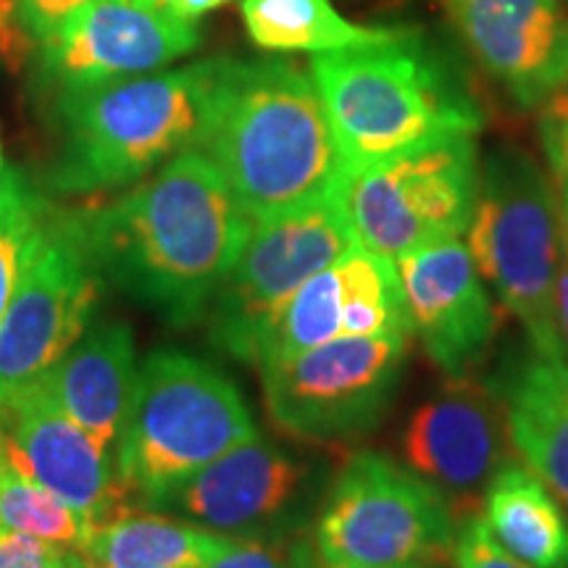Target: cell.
<instances>
[{"instance_id": "obj_31", "label": "cell", "mask_w": 568, "mask_h": 568, "mask_svg": "<svg viewBox=\"0 0 568 568\" xmlns=\"http://www.w3.org/2000/svg\"><path fill=\"white\" fill-rule=\"evenodd\" d=\"M155 3L163 6L169 13H174L176 19H184V21H197L205 13L222 9L224 3H230V0H155Z\"/></svg>"}, {"instance_id": "obj_19", "label": "cell", "mask_w": 568, "mask_h": 568, "mask_svg": "<svg viewBox=\"0 0 568 568\" xmlns=\"http://www.w3.org/2000/svg\"><path fill=\"white\" fill-rule=\"evenodd\" d=\"M40 382L82 429L101 445L113 447L138 385L132 329L124 322L103 318L90 324Z\"/></svg>"}, {"instance_id": "obj_29", "label": "cell", "mask_w": 568, "mask_h": 568, "mask_svg": "<svg viewBox=\"0 0 568 568\" xmlns=\"http://www.w3.org/2000/svg\"><path fill=\"white\" fill-rule=\"evenodd\" d=\"M17 3V17L30 34L34 45H45L55 32L67 24V19L77 9H82L88 0H13Z\"/></svg>"}, {"instance_id": "obj_2", "label": "cell", "mask_w": 568, "mask_h": 568, "mask_svg": "<svg viewBox=\"0 0 568 568\" xmlns=\"http://www.w3.org/2000/svg\"><path fill=\"white\" fill-rule=\"evenodd\" d=\"M197 151L253 222L332 195L347 169L314 80L282 59H219Z\"/></svg>"}, {"instance_id": "obj_32", "label": "cell", "mask_w": 568, "mask_h": 568, "mask_svg": "<svg viewBox=\"0 0 568 568\" xmlns=\"http://www.w3.org/2000/svg\"><path fill=\"white\" fill-rule=\"evenodd\" d=\"M556 308H558V326L568 353V253L560 255L558 266V284H556Z\"/></svg>"}, {"instance_id": "obj_1", "label": "cell", "mask_w": 568, "mask_h": 568, "mask_svg": "<svg viewBox=\"0 0 568 568\" xmlns=\"http://www.w3.org/2000/svg\"><path fill=\"white\" fill-rule=\"evenodd\" d=\"M77 222L103 280L180 329L209 316L255 224L201 151L174 155L116 201L80 209Z\"/></svg>"}, {"instance_id": "obj_20", "label": "cell", "mask_w": 568, "mask_h": 568, "mask_svg": "<svg viewBox=\"0 0 568 568\" xmlns=\"http://www.w3.org/2000/svg\"><path fill=\"white\" fill-rule=\"evenodd\" d=\"M495 389L506 406L514 450L568 503V361L550 364L531 353Z\"/></svg>"}, {"instance_id": "obj_17", "label": "cell", "mask_w": 568, "mask_h": 568, "mask_svg": "<svg viewBox=\"0 0 568 568\" xmlns=\"http://www.w3.org/2000/svg\"><path fill=\"white\" fill-rule=\"evenodd\" d=\"M460 45L521 109L568 88V19L560 0H443Z\"/></svg>"}, {"instance_id": "obj_33", "label": "cell", "mask_w": 568, "mask_h": 568, "mask_svg": "<svg viewBox=\"0 0 568 568\" xmlns=\"http://www.w3.org/2000/svg\"><path fill=\"white\" fill-rule=\"evenodd\" d=\"M558 182V213H560V237H564L566 253H568V172L556 176Z\"/></svg>"}, {"instance_id": "obj_8", "label": "cell", "mask_w": 568, "mask_h": 568, "mask_svg": "<svg viewBox=\"0 0 568 568\" xmlns=\"http://www.w3.org/2000/svg\"><path fill=\"white\" fill-rule=\"evenodd\" d=\"M479 180L474 138H450L347 166L337 195L358 243L397 261L418 247L460 237L477 209Z\"/></svg>"}, {"instance_id": "obj_12", "label": "cell", "mask_w": 568, "mask_h": 568, "mask_svg": "<svg viewBox=\"0 0 568 568\" xmlns=\"http://www.w3.org/2000/svg\"><path fill=\"white\" fill-rule=\"evenodd\" d=\"M316 500V466L264 437L245 439L148 503L232 539L282 542Z\"/></svg>"}, {"instance_id": "obj_7", "label": "cell", "mask_w": 568, "mask_h": 568, "mask_svg": "<svg viewBox=\"0 0 568 568\" xmlns=\"http://www.w3.org/2000/svg\"><path fill=\"white\" fill-rule=\"evenodd\" d=\"M316 552L329 564L426 568L453 556L456 510L435 485L382 453H355L316 516Z\"/></svg>"}, {"instance_id": "obj_30", "label": "cell", "mask_w": 568, "mask_h": 568, "mask_svg": "<svg viewBox=\"0 0 568 568\" xmlns=\"http://www.w3.org/2000/svg\"><path fill=\"white\" fill-rule=\"evenodd\" d=\"M539 134H542L545 155H548L552 176L568 172V88H564L550 101L542 103V119H539Z\"/></svg>"}, {"instance_id": "obj_28", "label": "cell", "mask_w": 568, "mask_h": 568, "mask_svg": "<svg viewBox=\"0 0 568 568\" xmlns=\"http://www.w3.org/2000/svg\"><path fill=\"white\" fill-rule=\"evenodd\" d=\"M69 548L0 527V568H67Z\"/></svg>"}, {"instance_id": "obj_3", "label": "cell", "mask_w": 568, "mask_h": 568, "mask_svg": "<svg viewBox=\"0 0 568 568\" xmlns=\"http://www.w3.org/2000/svg\"><path fill=\"white\" fill-rule=\"evenodd\" d=\"M216 69L219 59H209L55 92V151L45 187L55 195L105 193L197 151Z\"/></svg>"}, {"instance_id": "obj_5", "label": "cell", "mask_w": 568, "mask_h": 568, "mask_svg": "<svg viewBox=\"0 0 568 568\" xmlns=\"http://www.w3.org/2000/svg\"><path fill=\"white\" fill-rule=\"evenodd\" d=\"M258 437L237 385L182 351H155L138 372L116 439V479L142 506L232 447Z\"/></svg>"}, {"instance_id": "obj_10", "label": "cell", "mask_w": 568, "mask_h": 568, "mask_svg": "<svg viewBox=\"0 0 568 568\" xmlns=\"http://www.w3.org/2000/svg\"><path fill=\"white\" fill-rule=\"evenodd\" d=\"M410 337H343L261 364L276 429L314 445H351L372 435L400 387Z\"/></svg>"}, {"instance_id": "obj_26", "label": "cell", "mask_w": 568, "mask_h": 568, "mask_svg": "<svg viewBox=\"0 0 568 568\" xmlns=\"http://www.w3.org/2000/svg\"><path fill=\"white\" fill-rule=\"evenodd\" d=\"M453 560H456V568H531L503 548L489 531L485 518L474 514H466L464 521L458 524Z\"/></svg>"}, {"instance_id": "obj_21", "label": "cell", "mask_w": 568, "mask_h": 568, "mask_svg": "<svg viewBox=\"0 0 568 568\" xmlns=\"http://www.w3.org/2000/svg\"><path fill=\"white\" fill-rule=\"evenodd\" d=\"M237 539L155 510H119L92 529L82 552L105 568H201Z\"/></svg>"}, {"instance_id": "obj_4", "label": "cell", "mask_w": 568, "mask_h": 568, "mask_svg": "<svg viewBox=\"0 0 568 568\" xmlns=\"http://www.w3.org/2000/svg\"><path fill=\"white\" fill-rule=\"evenodd\" d=\"M311 80L347 166L450 138H474L485 113L460 71L416 30L316 53Z\"/></svg>"}, {"instance_id": "obj_35", "label": "cell", "mask_w": 568, "mask_h": 568, "mask_svg": "<svg viewBox=\"0 0 568 568\" xmlns=\"http://www.w3.org/2000/svg\"><path fill=\"white\" fill-rule=\"evenodd\" d=\"M67 568H105V566L98 564V560H92V558L88 556V552H82V550H69Z\"/></svg>"}, {"instance_id": "obj_13", "label": "cell", "mask_w": 568, "mask_h": 568, "mask_svg": "<svg viewBox=\"0 0 568 568\" xmlns=\"http://www.w3.org/2000/svg\"><path fill=\"white\" fill-rule=\"evenodd\" d=\"M508 416L495 385L456 376L408 416L400 453L410 471L435 485L453 510L479 506L495 474L510 460Z\"/></svg>"}, {"instance_id": "obj_15", "label": "cell", "mask_w": 568, "mask_h": 568, "mask_svg": "<svg viewBox=\"0 0 568 568\" xmlns=\"http://www.w3.org/2000/svg\"><path fill=\"white\" fill-rule=\"evenodd\" d=\"M0 453L13 468L61 497L92 529L124 510L109 447L53 400L40 379L0 400Z\"/></svg>"}, {"instance_id": "obj_36", "label": "cell", "mask_w": 568, "mask_h": 568, "mask_svg": "<svg viewBox=\"0 0 568 568\" xmlns=\"http://www.w3.org/2000/svg\"><path fill=\"white\" fill-rule=\"evenodd\" d=\"M0 176H3V148H0Z\"/></svg>"}, {"instance_id": "obj_16", "label": "cell", "mask_w": 568, "mask_h": 568, "mask_svg": "<svg viewBox=\"0 0 568 568\" xmlns=\"http://www.w3.org/2000/svg\"><path fill=\"white\" fill-rule=\"evenodd\" d=\"M414 335L395 261L355 245L311 276L268 332L261 364L343 337Z\"/></svg>"}, {"instance_id": "obj_23", "label": "cell", "mask_w": 568, "mask_h": 568, "mask_svg": "<svg viewBox=\"0 0 568 568\" xmlns=\"http://www.w3.org/2000/svg\"><path fill=\"white\" fill-rule=\"evenodd\" d=\"M240 13L247 38L272 53L343 51L393 32L353 24L329 0H243Z\"/></svg>"}, {"instance_id": "obj_11", "label": "cell", "mask_w": 568, "mask_h": 568, "mask_svg": "<svg viewBox=\"0 0 568 568\" xmlns=\"http://www.w3.org/2000/svg\"><path fill=\"white\" fill-rule=\"evenodd\" d=\"M103 284L77 211L53 205L0 322V400L51 372L77 345L95 318Z\"/></svg>"}, {"instance_id": "obj_18", "label": "cell", "mask_w": 568, "mask_h": 568, "mask_svg": "<svg viewBox=\"0 0 568 568\" xmlns=\"http://www.w3.org/2000/svg\"><path fill=\"white\" fill-rule=\"evenodd\" d=\"M410 332L447 376H468L493 347L500 326L471 251L460 240L418 247L395 261Z\"/></svg>"}, {"instance_id": "obj_22", "label": "cell", "mask_w": 568, "mask_h": 568, "mask_svg": "<svg viewBox=\"0 0 568 568\" xmlns=\"http://www.w3.org/2000/svg\"><path fill=\"white\" fill-rule=\"evenodd\" d=\"M481 506L489 531L516 558L531 568H568V521L529 466L508 460L489 481Z\"/></svg>"}, {"instance_id": "obj_6", "label": "cell", "mask_w": 568, "mask_h": 568, "mask_svg": "<svg viewBox=\"0 0 568 568\" xmlns=\"http://www.w3.org/2000/svg\"><path fill=\"white\" fill-rule=\"evenodd\" d=\"M466 232L481 280L527 332L531 353L566 364L556 308L560 213L548 174L529 153L503 145L487 155Z\"/></svg>"}, {"instance_id": "obj_27", "label": "cell", "mask_w": 568, "mask_h": 568, "mask_svg": "<svg viewBox=\"0 0 568 568\" xmlns=\"http://www.w3.org/2000/svg\"><path fill=\"white\" fill-rule=\"evenodd\" d=\"M303 542H266V539H237L222 556L201 568H303Z\"/></svg>"}, {"instance_id": "obj_9", "label": "cell", "mask_w": 568, "mask_h": 568, "mask_svg": "<svg viewBox=\"0 0 568 568\" xmlns=\"http://www.w3.org/2000/svg\"><path fill=\"white\" fill-rule=\"evenodd\" d=\"M358 243L337 190L253 224L251 237L213 295L209 337L213 347L258 366L261 351L293 295L311 276Z\"/></svg>"}, {"instance_id": "obj_34", "label": "cell", "mask_w": 568, "mask_h": 568, "mask_svg": "<svg viewBox=\"0 0 568 568\" xmlns=\"http://www.w3.org/2000/svg\"><path fill=\"white\" fill-rule=\"evenodd\" d=\"M303 568H372V566H347V564H329L318 556L316 550H311L308 545L303 548ZM406 568H416V566H406Z\"/></svg>"}, {"instance_id": "obj_24", "label": "cell", "mask_w": 568, "mask_h": 568, "mask_svg": "<svg viewBox=\"0 0 568 568\" xmlns=\"http://www.w3.org/2000/svg\"><path fill=\"white\" fill-rule=\"evenodd\" d=\"M0 527L48 539L69 550H82L92 535L88 518L13 468L3 453H0Z\"/></svg>"}, {"instance_id": "obj_14", "label": "cell", "mask_w": 568, "mask_h": 568, "mask_svg": "<svg viewBox=\"0 0 568 568\" xmlns=\"http://www.w3.org/2000/svg\"><path fill=\"white\" fill-rule=\"evenodd\" d=\"M197 42V21L176 19L155 0H88L38 51L42 77L59 92L151 74Z\"/></svg>"}, {"instance_id": "obj_25", "label": "cell", "mask_w": 568, "mask_h": 568, "mask_svg": "<svg viewBox=\"0 0 568 568\" xmlns=\"http://www.w3.org/2000/svg\"><path fill=\"white\" fill-rule=\"evenodd\" d=\"M53 203L19 169H3L0 176V322L24 268L27 253L38 237Z\"/></svg>"}]
</instances>
